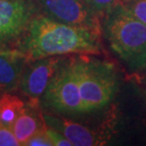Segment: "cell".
<instances>
[{"instance_id": "obj_3", "label": "cell", "mask_w": 146, "mask_h": 146, "mask_svg": "<svg viewBox=\"0 0 146 146\" xmlns=\"http://www.w3.org/2000/svg\"><path fill=\"white\" fill-rule=\"evenodd\" d=\"M72 61L84 113L103 109L111 103L118 90L114 66L92 54L72 56Z\"/></svg>"}, {"instance_id": "obj_6", "label": "cell", "mask_w": 146, "mask_h": 146, "mask_svg": "<svg viewBox=\"0 0 146 146\" xmlns=\"http://www.w3.org/2000/svg\"><path fill=\"white\" fill-rule=\"evenodd\" d=\"M37 13L33 0H0V46L18 42Z\"/></svg>"}, {"instance_id": "obj_14", "label": "cell", "mask_w": 146, "mask_h": 146, "mask_svg": "<svg viewBox=\"0 0 146 146\" xmlns=\"http://www.w3.org/2000/svg\"><path fill=\"white\" fill-rule=\"evenodd\" d=\"M11 126L0 121V146H19Z\"/></svg>"}, {"instance_id": "obj_17", "label": "cell", "mask_w": 146, "mask_h": 146, "mask_svg": "<svg viewBox=\"0 0 146 146\" xmlns=\"http://www.w3.org/2000/svg\"><path fill=\"white\" fill-rule=\"evenodd\" d=\"M121 1L122 2V3H123V4H124V3H127V2H129V1H131V0H121Z\"/></svg>"}, {"instance_id": "obj_11", "label": "cell", "mask_w": 146, "mask_h": 146, "mask_svg": "<svg viewBox=\"0 0 146 146\" xmlns=\"http://www.w3.org/2000/svg\"><path fill=\"white\" fill-rule=\"evenodd\" d=\"M25 106L24 101L18 96L3 92L0 95V121L11 126Z\"/></svg>"}, {"instance_id": "obj_8", "label": "cell", "mask_w": 146, "mask_h": 146, "mask_svg": "<svg viewBox=\"0 0 146 146\" xmlns=\"http://www.w3.org/2000/svg\"><path fill=\"white\" fill-rule=\"evenodd\" d=\"M43 118L46 126L62 133L72 146H94L106 143L110 138V132L106 130H93L84 124L68 119L57 114L50 112H43Z\"/></svg>"}, {"instance_id": "obj_16", "label": "cell", "mask_w": 146, "mask_h": 146, "mask_svg": "<svg viewBox=\"0 0 146 146\" xmlns=\"http://www.w3.org/2000/svg\"><path fill=\"white\" fill-rule=\"evenodd\" d=\"M26 146H53L46 133V129L39 131L31 137L26 143Z\"/></svg>"}, {"instance_id": "obj_2", "label": "cell", "mask_w": 146, "mask_h": 146, "mask_svg": "<svg viewBox=\"0 0 146 146\" xmlns=\"http://www.w3.org/2000/svg\"><path fill=\"white\" fill-rule=\"evenodd\" d=\"M102 31L114 53L129 68H146V25L123 4L118 5L104 16Z\"/></svg>"}, {"instance_id": "obj_12", "label": "cell", "mask_w": 146, "mask_h": 146, "mask_svg": "<svg viewBox=\"0 0 146 146\" xmlns=\"http://www.w3.org/2000/svg\"><path fill=\"white\" fill-rule=\"evenodd\" d=\"M84 1L102 19L118 5L123 4L121 0H84Z\"/></svg>"}, {"instance_id": "obj_1", "label": "cell", "mask_w": 146, "mask_h": 146, "mask_svg": "<svg viewBox=\"0 0 146 146\" xmlns=\"http://www.w3.org/2000/svg\"><path fill=\"white\" fill-rule=\"evenodd\" d=\"M102 33L56 21L37 13L29 23L16 48L29 60L68 54L99 55L103 50Z\"/></svg>"}, {"instance_id": "obj_9", "label": "cell", "mask_w": 146, "mask_h": 146, "mask_svg": "<svg viewBox=\"0 0 146 146\" xmlns=\"http://www.w3.org/2000/svg\"><path fill=\"white\" fill-rule=\"evenodd\" d=\"M29 61L18 48L0 46V92L18 88L22 71Z\"/></svg>"}, {"instance_id": "obj_10", "label": "cell", "mask_w": 146, "mask_h": 146, "mask_svg": "<svg viewBox=\"0 0 146 146\" xmlns=\"http://www.w3.org/2000/svg\"><path fill=\"white\" fill-rule=\"evenodd\" d=\"M38 108L39 106L26 104L11 126L20 145H26L34 134L48 127L44 121L43 112Z\"/></svg>"}, {"instance_id": "obj_13", "label": "cell", "mask_w": 146, "mask_h": 146, "mask_svg": "<svg viewBox=\"0 0 146 146\" xmlns=\"http://www.w3.org/2000/svg\"><path fill=\"white\" fill-rule=\"evenodd\" d=\"M123 5L136 18L146 25V0H131Z\"/></svg>"}, {"instance_id": "obj_5", "label": "cell", "mask_w": 146, "mask_h": 146, "mask_svg": "<svg viewBox=\"0 0 146 146\" xmlns=\"http://www.w3.org/2000/svg\"><path fill=\"white\" fill-rule=\"evenodd\" d=\"M33 2L39 13L49 18L103 34L102 18L84 0H33Z\"/></svg>"}, {"instance_id": "obj_7", "label": "cell", "mask_w": 146, "mask_h": 146, "mask_svg": "<svg viewBox=\"0 0 146 146\" xmlns=\"http://www.w3.org/2000/svg\"><path fill=\"white\" fill-rule=\"evenodd\" d=\"M64 56H50L30 60L26 64L19 80L18 88L29 100L30 104L40 106L39 101L49 82L59 68Z\"/></svg>"}, {"instance_id": "obj_15", "label": "cell", "mask_w": 146, "mask_h": 146, "mask_svg": "<svg viewBox=\"0 0 146 146\" xmlns=\"http://www.w3.org/2000/svg\"><path fill=\"white\" fill-rule=\"evenodd\" d=\"M46 133L48 139H50L53 146H72L71 142L63 135L59 131L52 129V128L46 127Z\"/></svg>"}, {"instance_id": "obj_4", "label": "cell", "mask_w": 146, "mask_h": 146, "mask_svg": "<svg viewBox=\"0 0 146 146\" xmlns=\"http://www.w3.org/2000/svg\"><path fill=\"white\" fill-rule=\"evenodd\" d=\"M40 106L54 114H84L80 89L71 57H65L39 101Z\"/></svg>"}]
</instances>
